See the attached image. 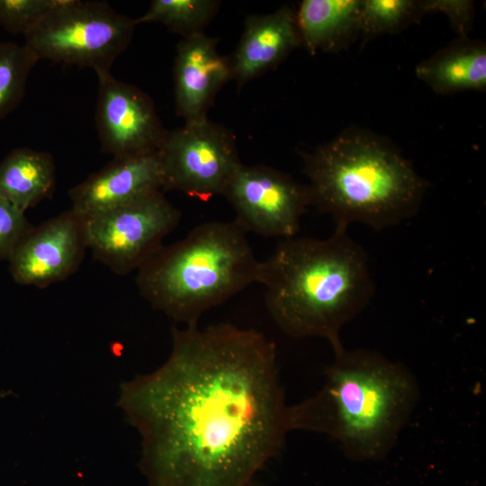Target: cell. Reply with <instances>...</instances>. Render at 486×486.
I'll return each mask as SVG.
<instances>
[{"label": "cell", "mask_w": 486, "mask_h": 486, "mask_svg": "<svg viewBox=\"0 0 486 486\" xmlns=\"http://www.w3.org/2000/svg\"><path fill=\"white\" fill-rule=\"evenodd\" d=\"M119 405L149 486H248L290 432L274 344L229 323L174 328L167 360Z\"/></svg>", "instance_id": "1"}, {"label": "cell", "mask_w": 486, "mask_h": 486, "mask_svg": "<svg viewBox=\"0 0 486 486\" xmlns=\"http://www.w3.org/2000/svg\"><path fill=\"white\" fill-rule=\"evenodd\" d=\"M258 284L281 330L295 338H323L331 346L341 343V328L374 293L365 252L344 226L325 239H283L262 261Z\"/></svg>", "instance_id": "2"}, {"label": "cell", "mask_w": 486, "mask_h": 486, "mask_svg": "<svg viewBox=\"0 0 486 486\" xmlns=\"http://www.w3.org/2000/svg\"><path fill=\"white\" fill-rule=\"evenodd\" d=\"M334 360L322 388L288 406L290 431L328 435L356 460L389 453L418 402L414 376L380 354L332 346Z\"/></svg>", "instance_id": "3"}, {"label": "cell", "mask_w": 486, "mask_h": 486, "mask_svg": "<svg viewBox=\"0 0 486 486\" xmlns=\"http://www.w3.org/2000/svg\"><path fill=\"white\" fill-rule=\"evenodd\" d=\"M302 157L311 205L336 226L400 224L417 213L428 188L410 160L366 130H346Z\"/></svg>", "instance_id": "4"}, {"label": "cell", "mask_w": 486, "mask_h": 486, "mask_svg": "<svg viewBox=\"0 0 486 486\" xmlns=\"http://www.w3.org/2000/svg\"><path fill=\"white\" fill-rule=\"evenodd\" d=\"M261 264L235 220H212L162 245L138 268L136 284L152 308L195 326L204 312L258 284Z\"/></svg>", "instance_id": "5"}, {"label": "cell", "mask_w": 486, "mask_h": 486, "mask_svg": "<svg viewBox=\"0 0 486 486\" xmlns=\"http://www.w3.org/2000/svg\"><path fill=\"white\" fill-rule=\"evenodd\" d=\"M136 26L105 1L57 0L23 35L24 45L39 61L88 68L98 75L111 72Z\"/></svg>", "instance_id": "6"}, {"label": "cell", "mask_w": 486, "mask_h": 486, "mask_svg": "<svg viewBox=\"0 0 486 486\" xmlns=\"http://www.w3.org/2000/svg\"><path fill=\"white\" fill-rule=\"evenodd\" d=\"M157 153L162 191H179L202 202L222 195L242 165L233 132L208 117L167 130Z\"/></svg>", "instance_id": "7"}, {"label": "cell", "mask_w": 486, "mask_h": 486, "mask_svg": "<svg viewBox=\"0 0 486 486\" xmlns=\"http://www.w3.org/2000/svg\"><path fill=\"white\" fill-rule=\"evenodd\" d=\"M181 212L157 191L130 203L82 220L94 257L118 274L138 268L180 222Z\"/></svg>", "instance_id": "8"}, {"label": "cell", "mask_w": 486, "mask_h": 486, "mask_svg": "<svg viewBox=\"0 0 486 486\" xmlns=\"http://www.w3.org/2000/svg\"><path fill=\"white\" fill-rule=\"evenodd\" d=\"M222 195L235 211L234 220L247 233L283 239L295 236L311 205L308 185L264 165L242 164Z\"/></svg>", "instance_id": "9"}, {"label": "cell", "mask_w": 486, "mask_h": 486, "mask_svg": "<svg viewBox=\"0 0 486 486\" xmlns=\"http://www.w3.org/2000/svg\"><path fill=\"white\" fill-rule=\"evenodd\" d=\"M97 79L95 122L101 150L113 158L157 152L167 130L150 96L111 72L98 74Z\"/></svg>", "instance_id": "10"}, {"label": "cell", "mask_w": 486, "mask_h": 486, "mask_svg": "<svg viewBox=\"0 0 486 486\" xmlns=\"http://www.w3.org/2000/svg\"><path fill=\"white\" fill-rule=\"evenodd\" d=\"M86 248L84 222L70 209L29 231L9 259L10 273L17 284L48 287L75 273Z\"/></svg>", "instance_id": "11"}, {"label": "cell", "mask_w": 486, "mask_h": 486, "mask_svg": "<svg viewBox=\"0 0 486 486\" xmlns=\"http://www.w3.org/2000/svg\"><path fill=\"white\" fill-rule=\"evenodd\" d=\"M157 152L113 158L68 191L71 210L82 220L97 216L140 197L162 191Z\"/></svg>", "instance_id": "12"}, {"label": "cell", "mask_w": 486, "mask_h": 486, "mask_svg": "<svg viewBox=\"0 0 486 486\" xmlns=\"http://www.w3.org/2000/svg\"><path fill=\"white\" fill-rule=\"evenodd\" d=\"M219 39L202 33L183 38L174 61L176 112L184 122L207 117L217 93L230 79V57L217 50Z\"/></svg>", "instance_id": "13"}, {"label": "cell", "mask_w": 486, "mask_h": 486, "mask_svg": "<svg viewBox=\"0 0 486 486\" xmlns=\"http://www.w3.org/2000/svg\"><path fill=\"white\" fill-rule=\"evenodd\" d=\"M301 45L295 13L284 5L268 14L246 18L235 53L232 79L239 86L275 68Z\"/></svg>", "instance_id": "14"}, {"label": "cell", "mask_w": 486, "mask_h": 486, "mask_svg": "<svg viewBox=\"0 0 486 486\" xmlns=\"http://www.w3.org/2000/svg\"><path fill=\"white\" fill-rule=\"evenodd\" d=\"M362 0H303L295 13L301 44L309 52L337 51L359 34Z\"/></svg>", "instance_id": "15"}, {"label": "cell", "mask_w": 486, "mask_h": 486, "mask_svg": "<svg viewBox=\"0 0 486 486\" xmlns=\"http://www.w3.org/2000/svg\"><path fill=\"white\" fill-rule=\"evenodd\" d=\"M416 76L438 94L486 88V46L459 38L415 68Z\"/></svg>", "instance_id": "16"}, {"label": "cell", "mask_w": 486, "mask_h": 486, "mask_svg": "<svg viewBox=\"0 0 486 486\" xmlns=\"http://www.w3.org/2000/svg\"><path fill=\"white\" fill-rule=\"evenodd\" d=\"M55 173L50 153L14 149L0 163V196L25 212L52 194Z\"/></svg>", "instance_id": "17"}, {"label": "cell", "mask_w": 486, "mask_h": 486, "mask_svg": "<svg viewBox=\"0 0 486 486\" xmlns=\"http://www.w3.org/2000/svg\"><path fill=\"white\" fill-rule=\"evenodd\" d=\"M220 4L216 0H153L149 8L134 21L136 25L159 22L186 38L202 33Z\"/></svg>", "instance_id": "18"}, {"label": "cell", "mask_w": 486, "mask_h": 486, "mask_svg": "<svg viewBox=\"0 0 486 486\" xmlns=\"http://www.w3.org/2000/svg\"><path fill=\"white\" fill-rule=\"evenodd\" d=\"M38 61L24 44L0 43V121L21 103L29 75Z\"/></svg>", "instance_id": "19"}, {"label": "cell", "mask_w": 486, "mask_h": 486, "mask_svg": "<svg viewBox=\"0 0 486 486\" xmlns=\"http://www.w3.org/2000/svg\"><path fill=\"white\" fill-rule=\"evenodd\" d=\"M422 14L420 1L362 0L359 33L366 40L395 32Z\"/></svg>", "instance_id": "20"}, {"label": "cell", "mask_w": 486, "mask_h": 486, "mask_svg": "<svg viewBox=\"0 0 486 486\" xmlns=\"http://www.w3.org/2000/svg\"><path fill=\"white\" fill-rule=\"evenodd\" d=\"M57 0H0V25L13 34L25 35Z\"/></svg>", "instance_id": "21"}, {"label": "cell", "mask_w": 486, "mask_h": 486, "mask_svg": "<svg viewBox=\"0 0 486 486\" xmlns=\"http://www.w3.org/2000/svg\"><path fill=\"white\" fill-rule=\"evenodd\" d=\"M32 228L24 212L0 196V261L10 259Z\"/></svg>", "instance_id": "22"}, {"label": "cell", "mask_w": 486, "mask_h": 486, "mask_svg": "<svg viewBox=\"0 0 486 486\" xmlns=\"http://www.w3.org/2000/svg\"><path fill=\"white\" fill-rule=\"evenodd\" d=\"M423 14L442 13L459 34V38H468L472 21L474 4L467 0H426L420 1Z\"/></svg>", "instance_id": "23"}]
</instances>
